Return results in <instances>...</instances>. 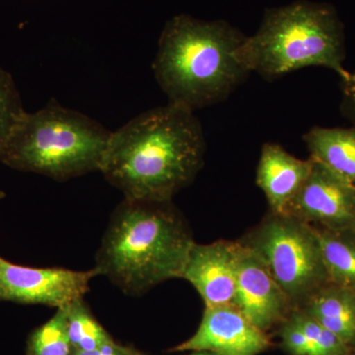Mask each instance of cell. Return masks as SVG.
Wrapping results in <instances>:
<instances>
[{"label":"cell","mask_w":355,"mask_h":355,"mask_svg":"<svg viewBox=\"0 0 355 355\" xmlns=\"http://www.w3.org/2000/svg\"><path fill=\"white\" fill-rule=\"evenodd\" d=\"M284 214L314 228H355V184L313 160L309 177Z\"/></svg>","instance_id":"8"},{"label":"cell","mask_w":355,"mask_h":355,"mask_svg":"<svg viewBox=\"0 0 355 355\" xmlns=\"http://www.w3.org/2000/svg\"><path fill=\"white\" fill-rule=\"evenodd\" d=\"M112 132L58 103L22 116L2 154V164L64 181L100 171Z\"/></svg>","instance_id":"5"},{"label":"cell","mask_w":355,"mask_h":355,"mask_svg":"<svg viewBox=\"0 0 355 355\" xmlns=\"http://www.w3.org/2000/svg\"><path fill=\"white\" fill-rule=\"evenodd\" d=\"M331 284L355 291V228H315Z\"/></svg>","instance_id":"15"},{"label":"cell","mask_w":355,"mask_h":355,"mask_svg":"<svg viewBox=\"0 0 355 355\" xmlns=\"http://www.w3.org/2000/svg\"><path fill=\"white\" fill-rule=\"evenodd\" d=\"M245 40L223 20L182 14L168 21L153 70L169 103L195 112L227 99L251 73L242 58Z\"/></svg>","instance_id":"3"},{"label":"cell","mask_w":355,"mask_h":355,"mask_svg":"<svg viewBox=\"0 0 355 355\" xmlns=\"http://www.w3.org/2000/svg\"><path fill=\"white\" fill-rule=\"evenodd\" d=\"M242 58L250 72L268 80L310 67L343 77L345 32L333 6L309 1L266 10L258 31L246 37Z\"/></svg>","instance_id":"4"},{"label":"cell","mask_w":355,"mask_h":355,"mask_svg":"<svg viewBox=\"0 0 355 355\" xmlns=\"http://www.w3.org/2000/svg\"><path fill=\"white\" fill-rule=\"evenodd\" d=\"M270 347L266 331L254 326L233 304L205 307L195 335L173 352H210L217 355H259Z\"/></svg>","instance_id":"9"},{"label":"cell","mask_w":355,"mask_h":355,"mask_svg":"<svg viewBox=\"0 0 355 355\" xmlns=\"http://www.w3.org/2000/svg\"><path fill=\"white\" fill-rule=\"evenodd\" d=\"M303 140L313 160L355 184V125L314 127L305 133Z\"/></svg>","instance_id":"14"},{"label":"cell","mask_w":355,"mask_h":355,"mask_svg":"<svg viewBox=\"0 0 355 355\" xmlns=\"http://www.w3.org/2000/svg\"><path fill=\"white\" fill-rule=\"evenodd\" d=\"M96 268L87 272L62 268H31L14 265L0 257V300L20 304L65 307L89 291Z\"/></svg>","instance_id":"7"},{"label":"cell","mask_w":355,"mask_h":355,"mask_svg":"<svg viewBox=\"0 0 355 355\" xmlns=\"http://www.w3.org/2000/svg\"><path fill=\"white\" fill-rule=\"evenodd\" d=\"M340 78V90H342V103L340 110L347 120L355 125V70L347 71Z\"/></svg>","instance_id":"21"},{"label":"cell","mask_w":355,"mask_h":355,"mask_svg":"<svg viewBox=\"0 0 355 355\" xmlns=\"http://www.w3.org/2000/svg\"><path fill=\"white\" fill-rule=\"evenodd\" d=\"M313 159L295 157L277 144H263L257 168L256 183L263 191L272 214L286 211L309 177Z\"/></svg>","instance_id":"12"},{"label":"cell","mask_w":355,"mask_h":355,"mask_svg":"<svg viewBox=\"0 0 355 355\" xmlns=\"http://www.w3.org/2000/svg\"><path fill=\"white\" fill-rule=\"evenodd\" d=\"M193 243L172 200L125 198L112 214L95 268L125 293L140 295L167 280L182 279Z\"/></svg>","instance_id":"2"},{"label":"cell","mask_w":355,"mask_h":355,"mask_svg":"<svg viewBox=\"0 0 355 355\" xmlns=\"http://www.w3.org/2000/svg\"><path fill=\"white\" fill-rule=\"evenodd\" d=\"M293 320L302 330L306 336L317 347L321 355H349L350 349L342 340L327 330L319 322L306 314L300 308H294L289 313Z\"/></svg>","instance_id":"19"},{"label":"cell","mask_w":355,"mask_h":355,"mask_svg":"<svg viewBox=\"0 0 355 355\" xmlns=\"http://www.w3.org/2000/svg\"><path fill=\"white\" fill-rule=\"evenodd\" d=\"M279 336L282 347L291 355H321L289 315L282 323Z\"/></svg>","instance_id":"20"},{"label":"cell","mask_w":355,"mask_h":355,"mask_svg":"<svg viewBox=\"0 0 355 355\" xmlns=\"http://www.w3.org/2000/svg\"><path fill=\"white\" fill-rule=\"evenodd\" d=\"M239 244V265L232 304L254 326L266 333L275 324H282L294 307L261 261L241 243Z\"/></svg>","instance_id":"10"},{"label":"cell","mask_w":355,"mask_h":355,"mask_svg":"<svg viewBox=\"0 0 355 355\" xmlns=\"http://www.w3.org/2000/svg\"><path fill=\"white\" fill-rule=\"evenodd\" d=\"M239 242L193 243L182 279L195 287L205 307L232 304L239 265Z\"/></svg>","instance_id":"11"},{"label":"cell","mask_w":355,"mask_h":355,"mask_svg":"<svg viewBox=\"0 0 355 355\" xmlns=\"http://www.w3.org/2000/svg\"><path fill=\"white\" fill-rule=\"evenodd\" d=\"M301 310L342 340L355 347V291L328 284L300 306Z\"/></svg>","instance_id":"13"},{"label":"cell","mask_w":355,"mask_h":355,"mask_svg":"<svg viewBox=\"0 0 355 355\" xmlns=\"http://www.w3.org/2000/svg\"><path fill=\"white\" fill-rule=\"evenodd\" d=\"M205 150L195 112L168 102L112 132L100 172L125 198L170 202L197 177Z\"/></svg>","instance_id":"1"},{"label":"cell","mask_w":355,"mask_h":355,"mask_svg":"<svg viewBox=\"0 0 355 355\" xmlns=\"http://www.w3.org/2000/svg\"><path fill=\"white\" fill-rule=\"evenodd\" d=\"M191 355H217L214 354V352H195V354Z\"/></svg>","instance_id":"23"},{"label":"cell","mask_w":355,"mask_h":355,"mask_svg":"<svg viewBox=\"0 0 355 355\" xmlns=\"http://www.w3.org/2000/svg\"><path fill=\"white\" fill-rule=\"evenodd\" d=\"M4 198V193L1 190H0V200Z\"/></svg>","instance_id":"25"},{"label":"cell","mask_w":355,"mask_h":355,"mask_svg":"<svg viewBox=\"0 0 355 355\" xmlns=\"http://www.w3.org/2000/svg\"><path fill=\"white\" fill-rule=\"evenodd\" d=\"M349 355H355V347L350 349Z\"/></svg>","instance_id":"24"},{"label":"cell","mask_w":355,"mask_h":355,"mask_svg":"<svg viewBox=\"0 0 355 355\" xmlns=\"http://www.w3.org/2000/svg\"><path fill=\"white\" fill-rule=\"evenodd\" d=\"M25 113L13 77L0 67V163L7 142Z\"/></svg>","instance_id":"18"},{"label":"cell","mask_w":355,"mask_h":355,"mask_svg":"<svg viewBox=\"0 0 355 355\" xmlns=\"http://www.w3.org/2000/svg\"><path fill=\"white\" fill-rule=\"evenodd\" d=\"M67 330L73 349H94L113 340L91 314L83 298L67 306Z\"/></svg>","instance_id":"16"},{"label":"cell","mask_w":355,"mask_h":355,"mask_svg":"<svg viewBox=\"0 0 355 355\" xmlns=\"http://www.w3.org/2000/svg\"><path fill=\"white\" fill-rule=\"evenodd\" d=\"M67 330V306L58 308L46 323L36 329L28 340V355H71Z\"/></svg>","instance_id":"17"},{"label":"cell","mask_w":355,"mask_h":355,"mask_svg":"<svg viewBox=\"0 0 355 355\" xmlns=\"http://www.w3.org/2000/svg\"><path fill=\"white\" fill-rule=\"evenodd\" d=\"M132 355H140V354H135H135H133Z\"/></svg>","instance_id":"26"},{"label":"cell","mask_w":355,"mask_h":355,"mask_svg":"<svg viewBox=\"0 0 355 355\" xmlns=\"http://www.w3.org/2000/svg\"><path fill=\"white\" fill-rule=\"evenodd\" d=\"M133 350L121 347L118 343L112 342L105 343L97 349L90 350L73 349L71 355H132Z\"/></svg>","instance_id":"22"},{"label":"cell","mask_w":355,"mask_h":355,"mask_svg":"<svg viewBox=\"0 0 355 355\" xmlns=\"http://www.w3.org/2000/svg\"><path fill=\"white\" fill-rule=\"evenodd\" d=\"M239 242L265 266L294 308L330 284L316 230L295 217L268 212Z\"/></svg>","instance_id":"6"}]
</instances>
